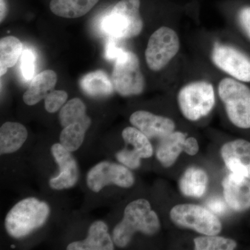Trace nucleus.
Listing matches in <instances>:
<instances>
[{"instance_id":"obj_13","label":"nucleus","mask_w":250,"mask_h":250,"mask_svg":"<svg viewBox=\"0 0 250 250\" xmlns=\"http://www.w3.org/2000/svg\"><path fill=\"white\" fill-rule=\"evenodd\" d=\"M70 152L61 143H57L52 146V155L60 170L59 175L49 181V186L52 188L56 190L69 188L77 183L79 178L78 167Z\"/></svg>"},{"instance_id":"obj_4","label":"nucleus","mask_w":250,"mask_h":250,"mask_svg":"<svg viewBox=\"0 0 250 250\" xmlns=\"http://www.w3.org/2000/svg\"><path fill=\"white\" fill-rule=\"evenodd\" d=\"M182 39L172 24L160 26L149 36L145 51L148 68L159 73L173 65L182 52Z\"/></svg>"},{"instance_id":"obj_19","label":"nucleus","mask_w":250,"mask_h":250,"mask_svg":"<svg viewBox=\"0 0 250 250\" xmlns=\"http://www.w3.org/2000/svg\"><path fill=\"white\" fill-rule=\"evenodd\" d=\"M27 130L21 123H8L0 129V152L1 154L16 152L25 142Z\"/></svg>"},{"instance_id":"obj_18","label":"nucleus","mask_w":250,"mask_h":250,"mask_svg":"<svg viewBox=\"0 0 250 250\" xmlns=\"http://www.w3.org/2000/svg\"><path fill=\"white\" fill-rule=\"evenodd\" d=\"M80 87L87 95L92 98H104L111 95L115 90L112 80L102 70L84 75L81 79Z\"/></svg>"},{"instance_id":"obj_6","label":"nucleus","mask_w":250,"mask_h":250,"mask_svg":"<svg viewBox=\"0 0 250 250\" xmlns=\"http://www.w3.org/2000/svg\"><path fill=\"white\" fill-rule=\"evenodd\" d=\"M141 0H121L104 18V31L113 39L128 40L142 33L144 22L141 14Z\"/></svg>"},{"instance_id":"obj_34","label":"nucleus","mask_w":250,"mask_h":250,"mask_svg":"<svg viewBox=\"0 0 250 250\" xmlns=\"http://www.w3.org/2000/svg\"><path fill=\"white\" fill-rule=\"evenodd\" d=\"M11 247H12V248H15V246H12Z\"/></svg>"},{"instance_id":"obj_26","label":"nucleus","mask_w":250,"mask_h":250,"mask_svg":"<svg viewBox=\"0 0 250 250\" xmlns=\"http://www.w3.org/2000/svg\"><path fill=\"white\" fill-rule=\"evenodd\" d=\"M194 242L197 250H231L236 247V243L233 240L213 235L199 237Z\"/></svg>"},{"instance_id":"obj_29","label":"nucleus","mask_w":250,"mask_h":250,"mask_svg":"<svg viewBox=\"0 0 250 250\" xmlns=\"http://www.w3.org/2000/svg\"><path fill=\"white\" fill-rule=\"evenodd\" d=\"M236 24L250 42V6H243L236 13Z\"/></svg>"},{"instance_id":"obj_12","label":"nucleus","mask_w":250,"mask_h":250,"mask_svg":"<svg viewBox=\"0 0 250 250\" xmlns=\"http://www.w3.org/2000/svg\"><path fill=\"white\" fill-rule=\"evenodd\" d=\"M129 121L148 139L161 140L174 132L176 126L171 118L146 111L134 112L130 116Z\"/></svg>"},{"instance_id":"obj_11","label":"nucleus","mask_w":250,"mask_h":250,"mask_svg":"<svg viewBox=\"0 0 250 250\" xmlns=\"http://www.w3.org/2000/svg\"><path fill=\"white\" fill-rule=\"evenodd\" d=\"M123 139L125 143L133 147L125 148L116 154L117 159L131 169H136L141 165V159L152 156L153 149L149 139L137 128L128 126L123 130Z\"/></svg>"},{"instance_id":"obj_21","label":"nucleus","mask_w":250,"mask_h":250,"mask_svg":"<svg viewBox=\"0 0 250 250\" xmlns=\"http://www.w3.org/2000/svg\"><path fill=\"white\" fill-rule=\"evenodd\" d=\"M99 0H52L49 4L51 11L59 17H82L93 9Z\"/></svg>"},{"instance_id":"obj_24","label":"nucleus","mask_w":250,"mask_h":250,"mask_svg":"<svg viewBox=\"0 0 250 250\" xmlns=\"http://www.w3.org/2000/svg\"><path fill=\"white\" fill-rule=\"evenodd\" d=\"M59 118L62 127L77 123L89 126L91 125V119L86 115V107L80 98H73L67 102L61 109Z\"/></svg>"},{"instance_id":"obj_22","label":"nucleus","mask_w":250,"mask_h":250,"mask_svg":"<svg viewBox=\"0 0 250 250\" xmlns=\"http://www.w3.org/2000/svg\"><path fill=\"white\" fill-rule=\"evenodd\" d=\"M208 177L205 171L190 167L186 171L179 183L181 191L186 196L200 197L205 193Z\"/></svg>"},{"instance_id":"obj_23","label":"nucleus","mask_w":250,"mask_h":250,"mask_svg":"<svg viewBox=\"0 0 250 250\" xmlns=\"http://www.w3.org/2000/svg\"><path fill=\"white\" fill-rule=\"evenodd\" d=\"M22 52L21 41L9 36L2 38L0 41V75L2 77L9 68L14 67L18 62Z\"/></svg>"},{"instance_id":"obj_2","label":"nucleus","mask_w":250,"mask_h":250,"mask_svg":"<svg viewBox=\"0 0 250 250\" xmlns=\"http://www.w3.org/2000/svg\"><path fill=\"white\" fill-rule=\"evenodd\" d=\"M212 70V69H211ZM177 93V102L182 116L191 122L208 116L216 104V83L213 70L184 77Z\"/></svg>"},{"instance_id":"obj_17","label":"nucleus","mask_w":250,"mask_h":250,"mask_svg":"<svg viewBox=\"0 0 250 250\" xmlns=\"http://www.w3.org/2000/svg\"><path fill=\"white\" fill-rule=\"evenodd\" d=\"M57 82V73L53 70H44L31 81L29 88L23 95L26 104L33 106L45 99L53 90Z\"/></svg>"},{"instance_id":"obj_32","label":"nucleus","mask_w":250,"mask_h":250,"mask_svg":"<svg viewBox=\"0 0 250 250\" xmlns=\"http://www.w3.org/2000/svg\"><path fill=\"white\" fill-rule=\"evenodd\" d=\"M123 50L124 49H122L121 47H117L116 42L111 40L106 45L105 54H106V57L108 59H115L116 60L117 57L121 54Z\"/></svg>"},{"instance_id":"obj_14","label":"nucleus","mask_w":250,"mask_h":250,"mask_svg":"<svg viewBox=\"0 0 250 250\" xmlns=\"http://www.w3.org/2000/svg\"><path fill=\"white\" fill-rule=\"evenodd\" d=\"M221 155L233 173L250 179V143L238 139L224 145Z\"/></svg>"},{"instance_id":"obj_31","label":"nucleus","mask_w":250,"mask_h":250,"mask_svg":"<svg viewBox=\"0 0 250 250\" xmlns=\"http://www.w3.org/2000/svg\"><path fill=\"white\" fill-rule=\"evenodd\" d=\"M184 151L189 155H195L199 151V145L195 138L190 137L185 140Z\"/></svg>"},{"instance_id":"obj_7","label":"nucleus","mask_w":250,"mask_h":250,"mask_svg":"<svg viewBox=\"0 0 250 250\" xmlns=\"http://www.w3.org/2000/svg\"><path fill=\"white\" fill-rule=\"evenodd\" d=\"M49 213L48 205L34 197L18 202L8 213L5 228L14 238H22L43 225Z\"/></svg>"},{"instance_id":"obj_5","label":"nucleus","mask_w":250,"mask_h":250,"mask_svg":"<svg viewBox=\"0 0 250 250\" xmlns=\"http://www.w3.org/2000/svg\"><path fill=\"white\" fill-rule=\"evenodd\" d=\"M160 228V222L149 202L143 199L126 206L123 220L113 231V241L118 247L126 246L137 231L153 235Z\"/></svg>"},{"instance_id":"obj_33","label":"nucleus","mask_w":250,"mask_h":250,"mask_svg":"<svg viewBox=\"0 0 250 250\" xmlns=\"http://www.w3.org/2000/svg\"><path fill=\"white\" fill-rule=\"evenodd\" d=\"M8 4L6 0H0V20L1 22L6 18V15L8 14Z\"/></svg>"},{"instance_id":"obj_27","label":"nucleus","mask_w":250,"mask_h":250,"mask_svg":"<svg viewBox=\"0 0 250 250\" xmlns=\"http://www.w3.org/2000/svg\"><path fill=\"white\" fill-rule=\"evenodd\" d=\"M67 93L64 90H52L45 98L46 111L50 113L58 111L66 102Z\"/></svg>"},{"instance_id":"obj_16","label":"nucleus","mask_w":250,"mask_h":250,"mask_svg":"<svg viewBox=\"0 0 250 250\" xmlns=\"http://www.w3.org/2000/svg\"><path fill=\"white\" fill-rule=\"evenodd\" d=\"M113 242L106 224L103 221H96L90 226L86 239L70 243L67 250H112L114 249Z\"/></svg>"},{"instance_id":"obj_15","label":"nucleus","mask_w":250,"mask_h":250,"mask_svg":"<svg viewBox=\"0 0 250 250\" xmlns=\"http://www.w3.org/2000/svg\"><path fill=\"white\" fill-rule=\"evenodd\" d=\"M224 196L233 210L241 211L250 208V181L234 173L229 174L223 182Z\"/></svg>"},{"instance_id":"obj_25","label":"nucleus","mask_w":250,"mask_h":250,"mask_svg":"<svg viewBox=\"0 0 250 250\" xmlns=\"http://www.w3.org/2000/svg\"><path fill=\"white\" fill-rule=\"evenodd\" d=\"M88 125L77 123L63 127L60 135V143L70 152H75L82 146Z\"/></svg>"},{"instance_id":"obj_10","label":"nucleus","mask_w":250,"mask_h":250,"mask_svg":"<svg viewBox=\"0 0 250 250\" xmlns=\"http://www.w3.org/2000/svg\"><path fill=\"white\" fill-rule=\"evenodd\" d=\"M134 183L133 174L125 166L102 162L94 166L87 175V184L90 190L99 192L110 184L129 188Z\"/></svg>"},{"instance_id":"obj_28","label":"nucleus","mask_w":250,"mask_h":250,"mask_svg":"<svg viewBox=\"0 0 250 250\" xmlns=\"http://www.w3.org/2000/svg\"><path fill=\"white\" fill-rule=\"evenodd\" d=\"M36 57L32 51L25 49L21 56V68L23 77L26 81L32 80L35 72Z\"/></svg>"},{"instance_id":"obj_8","label":"nucleus","mask_w":250,"mask_h":250,"mask_svg":"<svg viewBox=\"0 0 250 250\" xmlns=\"http://www.w3.org/2000/svg\"><path fill=\"white\" fill-rule=\"evenodd\" d=\"M115 61L111 79L114 90L123 97L141 95L146 83L137 54L123 50Z\"/></svg>"},{"instance_id":"obj_3","label":"nucleus","mask_w":250,"mask_h":250,"mask_svg":"<svg viewBox=\"0 0 250 250\" xmlns=\"http://www.w3.org/2000/svg\"><path fill=\"white\" fill-rule=\"evenodd\" d=\"M213 73L218 98L223 103L228 119L237 127L250 129L249 85L244 82L219 74L214 70Z\"/></svg>"},{"instance_id":"obj_9","label":"nucleus","mask_w":250,"mask_h":250,"mask_svg":"<svg viewBox=\"0 0 250 250\" xmlns=\"http://www.w3.org/2000/svg\"><path fill=\"white\" fill-rule=\"evenodd\" d=\"M172 221L179 226L195 230L197 232L215 236L222 229L220 220L204 207L195 205H179L170 211Z\"/></svg>"},{"instance_id":"obj_20","label":"nucleus","mask_w":250,"mask_h":250,"mask_svg":"<svg viewBox=\"0 0 250 250\" xmlns=\"http://www.w3.org/2000/svg\"><path fill=\"white\" fill-rule=\"evenodd\" d=\"M187 135L180 131H174L172 134L161 139L156 149V156L164 167L173 165L182 151Z\"/></svg>"},{"instance_id":"obj_1","label":"nucleus","mask_w":250,"mask_h":250,"mask_svg":"<svg viewBox=\"0 0 250 250\" xmlns=\"http://www.w3.org/2000/svg\"><path fill=\"white\" fill-rule=\"evenodd\" d=\"M204 62L214 71L250 83V56L225 35H206L200 39Z\"/></svg>"},{"instance_id":"obj_30","label":"nucleus","mask_w":250,"mask_h":250,"mask_svg":"<svg viewBox=\"0 0 250 250\" xmlns=\"http://www.w3.org/2000/svg\"><path fill=\"white\" fill-rule=\"evenodd\" d=\"M207 207L212 212L218 215H223L228 210L226 203L219 197L210 199L207 204Z\"/></svg>"}]
</instances>
